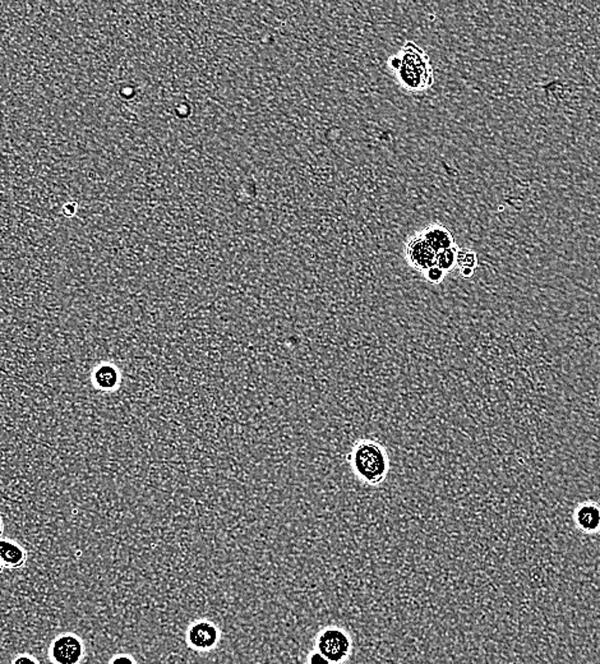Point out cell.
<instances>
[{"mask_svg": "<svg viewBox=\"0 0 600 664\" xmlns=\"http://www.w3.org/2000/svg\"><path fill=\"white\" fill-rule=\"evenodd\" d=\"M346 462L355 478L369 487L382 485L391 467L386 447L369 438H363L352 445L346 455Z\"/></svg>", "mask_w": 600, "mask_h": 664, "instance_id": "1", "label": "cell"}, {"mask_svg": "<svg viewBox=\"0 0 600 664\" xmlns=\"http://www.w3.org/2000/svg\"><path fill=\"white\" fill-rule=\"evenodd\" d=\"M399 77L403 85L410 90H420L432 81V73L424 52L412 43H406L400 57Z\"/></svg>", "mask_w": 600, "mask_h": 664, "instance_id": "2", "label": "cell"}, {"mask_svg": "<svg viewBox=\"0 0 600 664\" xmlns=\"http://www.w3.org/2000/svg\"><path fill=\"white\" fill-rule=\"evenodd\" d=\"M85 654V647L81 638L66 634L52 641L50 658L55 664H79Z\"/></svg>", "mask_w": 600, "mask_h": 664, "instance_id": "3", "label": "cell"}, {"mask_svg": "<svg viewBox=\"0 0 600 664\" xmlns=\"http://www.w3.org/2000/svg\"><path fill=\"white\" fill-rule=\"evenodd\" d=\"M405 253L409 262L420 271H427L430 267L436 266L437 252L429 246L423 235L410 239Z\"/></svg>", "mask_w": 600, "mask_h": 664, "instance_id": "4", "label": "cell"}, {"mask_svg": "<svg viewBox=\"0 0 600 664\" xmlns=\"http://www.w3.org/2000/svg\"><path fill=\"white\" fill-rule=\"evenodd\" d=\"M318 647L327 661L337 662L346 656L349 650V640L341 631L328 630L319 638Z\"/></svg>", "mask_w": 600, "mask_h": 664, "instance_id": "5", "label": "cell"}, {"mask_svg": "<svg viewBox=\"0 0 600 664\" xmlns=\"http://www.w3.org/2000/svg\"><path fill=\"white\" fill-rule=\"evenodd\" d=\"M574 525L583 534H595L600 531V506L597 503L580 505L574 514Z\"/></svg>", "mask_w": 600, "mask_h": 664, "instance_id": "6", "label": "cell"}, {"mask_svg": "<svg viewBox=\"0 0 600 664\" xmlns=\"http://www.w3.org/2000/svg\"><path fill=\"white\" fill-rule=\"evenodd\" d=\"M189 643L198 649L214 647L217 640V630L208 622H199L192 626L188 632Z\"/></svg>", "mask_w": 600, "mask_h": 664, "instance_id": "7", "label": "cell"}, {"mask_svg": "<svg viewBox=\"0 0 600 664\" xmlns=\"http://www.w3.org/2000/svg\"><path fill=\"white\" fill-rule=\"evenodd\" d=\"M421 235L437 253L454 247V238L451 233L442 226H430Z\"/></svg>", "mask_w": 600, "mask_h": 664, "instance_id": "8", "label": "cell"}, {"mask_svg": "<svg viewBox=\"0 0 600 664\" xmlns=\"http://www.w3.org/2000/svg\"><path fill=\"white\" fill-rule=\"evenodd\" d=\"M0 561L9 567H19L26 561V552L17 543L0 539Z\"/></svg>", "mask_w": 600, "mask_h": 664, "instance_id": "9", "label": "cell"}, {"mask_svg": "<svg viewBox=\"0 0 600 664\" xmlns=\"http://www.w3.org/2000/svg\"><path fill=\"white\" fill-rule=\"evenodd\" d=\"M119 381V372L112 364H103L94 371V382L100 390H106V391L114 390L118 387Z\"/></svg>", "mask_w": 600, "mask_h": 664, "instance_id": "10", "label": "cell"}, {"mask_svg": "<svg viewBox=\"0 0 600 664\" xmlns=\"http://www.w3.org/2000/svg\"><path fill=\"white\" fill-rule=\"evenodd\" d=\"M456 262H457V251L454 247L437 253L436 266H438L441 270H443L445 273L452 270Z\"/></svg>", "mask_w": 600, "mask_h": 664, "instance_id": "11", "label": "cell"}, {"mask_svg": "<svg viewBox=\"0 0 600 664\" xmlns=\"http://www.w3.org/2000/svg\"><path fill=\"white\" fill-rule=\"evenodd\" d=\"M456 264H459L461 268H465V267L475 268V266L478 264V258H477V255L474 252H457V262Z\"/></svg>", "mask_w": 600, "mask_h": 664, "instance_id": "12", "label": "cell"}, {"mask_svg": "<svg viewBox=\"0 0 600 664\" xmlns=\"http://www.w3.org/2000/svg\"><path fill=\"white\" fill-rule=\"evenodd\" d=\"M426 277H427V280L430 281L432 284H438V282L443 280L445 271L441 270L438 266H433V267H430V268H428V270L426 271Z\"/></svg>", "mask_w": 600, "mask_h": 664, "instance_id": "13", "label": "cell"}, {"mask_svg": "<svg viewBox=\"0 0 600 664\" xmlns=\"http://www.w3.org/2000/svg\"><path fill=\"white\" fill-rule=\"evenodd\" d=\"M110 664H136V662L129 656H118L112 659Z\"/></svg>", "mask_w": 600, "mask_h": 664, "instance_id": "14", "label": "cell"}, {"mask_svg": "<svg viewBox=\"0 0 600 664\" xmlns=\"http://www.w3.org/2000/svg\"><path fill=\"white\" fill-rule=\"evenodd\" d=\"M13 664H37V662L34 661L32 656H19L14 659Z\"/></svg>", "mask_w": 600, "mask_h": 664, "instance_id": "15", "label": "cell"}, {"mask_svg": "<svg viewBox=\"0 0 600 664\" xmlns=\"http://www.w3.org/2000/svg\"><path fill=\"white\" fill-rule=\"evenodd\" d=\"M310 664H330V661H327L326 658L322 654H316V656H312Z\"/></svg>", "mask_w": 600, "mask_h": 664, "instance_id": "16", "label": "cell"}, {"mask_svg": "<svg viewBox=\"0 0 600 664\" xmlns=\"http://www.w3.org/2000/svg\"><path fill=\"white\" fill-rule=\"evenodd\" d=\"M461 275H463V277H466V279H470L472 275H474V268H469V267L461 268Z\"/></svg>", "mask_w": 600, "mask_h": 664, "instance_id": "17", "label": "cell"}, {"mask_svg": "<svg viewBox=\"0 0 600 664\" xmlns=\"http://www.w3.org/2000/svg\"><path fill=\"white\" fill-rule=\"evenodd\" d=\"M0 534H1V521H0Z\"/></svg>", "mask_w": 600, "mask_h": 664, "instance_id": "18", "label": "cell"}, {"mask_svg": "<svg viewBox=\"0 0 600 664\" xmlns=\"http://www.w3.org/2000/svg\"><path fill=\"white\" fill-rule=\"evenodd\" d=\"M1 565H3V563H1V561H0V570H1Z\"/></svg>", "mask_w": 600, "mask_h": 664, "instance_id": "19", "label": "cell"}, {"mask_svg": "<svg viewBox=\"0 0 600 664\" xmlns=\"http://www.w3.org/2000/svg\"><path fill=\"white\" fill-rule=\"evenodd\" d=\"M599 616H600V611H599Z\"/></svg>", "mask_w": 600, "mask_h": 664, "instance_id": "20", "label": "cell"}]
</instances>
